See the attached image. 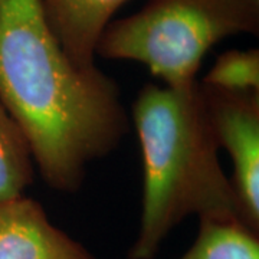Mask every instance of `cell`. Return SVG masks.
<instances>
[{
  "label": "cell",
  "mask_w": 259,
  "mask_h": 259,
  "mask_svg": "<svg viewBox=\"0 0 259 259\" xmlns=\"http://www.w3.org/2000/svg\"><path fill=\"white\" fill-rule=\"evenodd\" d=\"M0 100L42 180L62 193L78 192L128 133L118 83L68 58L37 0H0Z\"/></svg>",
  "instance_id": "1"
},
{
  "label": "cell",
  "mask_w": 259,
  "mask_h": 259,
  "mask_svg": "<svg viewBox=\"0 0 259 259\" xmlns=\"http://www.w3.org/2000/svg\"><path fill=\"white\" fill-rule=\"evenodd\" d=\"M131 115L143 157V200L128 259L156 258L190 216L246 225L219 158L199 79L183 87L146 83Z\"/></svg>",
  "instance_id": "2"
},
{
  "label": "cell",
  "mask_w": 259,
  "mask_h": 259,
  "mask_svg": "<svg viewBox=\"0 0 259 259\" xmlns=\"http://www.w3.org/2000/svg\"><path fill=\"white\" fill-rule=\"evenodd\" d=\"M258 29L259 0H148L105 28L97 56L139 62L161 83L183 87L197 81L218 42Z\"/></svg>",
  "instance_id": "3"
},
{
  "label": "cell",
  "mask_w": 259,
  "mask_h": 259,
  "mask_svg": "<svg viewBox=\"0 0 259 259\" xmlns=\"http://www.w3.org/2000/svg\"><path fill=\"white\" fill-rule=\"evenodd\" d=\"M200 90L214 140L232 160L245 222L259 233V91H223L202 82Z\"/></svg>",
  "instance_id": "4"
},
{
  "label": "cell",
  "mask_w": 259,
  "mask_h": 259,
  "mask_svg": "<svg viewBox=\"0 0 259 259\" xmlns=\"http://www.w3.org/2000/svg\"><path fill=\"white\" fill-rule=\"evenodd\" d=\"M0 259H97L26 194L0 203Z\"/></svg>",
  "instance_id": "5"
},
{
  "label": "cell",
  "mask_w": 259,
  "mask_h": 259,
  "mask_svg": "<svg viewBox=\"0 0 259 259\" xmlns=\"http://www.w3.org/2000/svg\"><path fill=\"white\" fill-rule=\"evenodd\" d=\"M49 28L78 68L97 66V47L127 0H37Z\"/></svg>",
  "instance_id": "6"
},
{
  "label": "cell",
  "mask_w": 259,
  "mask_h": 259,
  "mask_svg": "<svg viewBox=\"0 0 259 259\" xmlns=\"http://www.w3.org/2000/svg\"><path fill=\"white\" fill-rule=\"evenodd\" d=\"M179 259H259V233L239 221L200 219L193 245Z\"/></svg>",
  "instance_id": "7"
},
{
  "label": "cell",
  "mask_w": 259,
  "mask_h": 259,
  "mask_svg": "<svg viewBox=\"0 0 259 259\" xmlns=\"http://www.w3.org/2000/svg\"><path fill=\"white\" fill-rule=\"evenodd\" d=\"M35 173L26 137L0 100V203L26 194Z\"/></svg>",
  "instance_id": "8"
},
{
  "label": "cell",
  "mask_w": 259,
  "mask_h": 259,
  "mask_svg": "<svg viewBox=\"0 0 259 259\" xmlns=\"http://www.w3.org/2000/svg\"><path fill=\"white\" fill-rule=\"evenodd\" d=\"M200 82L223 91H259L258 49L226 51L216 58L210 71Z\"/></svg>",
  "instance_id": "9"
}]
</instances>
